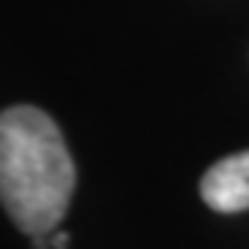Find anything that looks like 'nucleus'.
Wrapping results in <instances>:
<instances>
[{
  "instance_id": "nucleus-1",
  "label": "nucleus",
  "mask_w": 249,
  "mask_h": 249,
  "mask_svg": "<svg viewBox=\"0 0 249 249\" xmlns=\"http://www.w3.org/2000/svg\"><path fill=\"white\" fill-rule=\"evenodd\" d=\"M75 192V162L57 123L33 105L0 111V204L24 234H48Z\"/></svg>"
},
{
  "instance_id": "nucleus-2",
  "label": "nucleus",
  "mask_w": 249,
  "mask_h": 249,
  "mask_svg": "<svg viewBox=\"0 0 249 249\" xmlns=\"http://www.w3.org/2000/svg\"><path fill=\"white\" fill-rule=\"evenodd\" d=\"M201 198L219 213L249 210V150L213 162L201 177Z\"/></svg>"
},
{
  "instance_id": "nucleus-3",
  "label": "nucleus",
  "mask_w": 249,
  "mask_h": 249,
  "mask_svg": "<svg viewBox=\"0 0 249 249\" xmlns=\"http://www.w3.org/2000/svg\"><path fill=\"white\" fill-rule=\"evenodd\" d=\"M51 246H54V249H66L69 246V234H66V231H51Z\"/></svg>"
}]
</instances>
